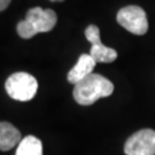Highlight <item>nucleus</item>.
Instances as JSON below:
<instances>
[{
  "instance_id": "f257e3e1",
  "label": "nucleus",
  "mask_w": 155,
  "mask_h": 155,
  "mask_svg": "<svg viewBox=\"0 0 155 155\" xmlns=\"http://www.w3.org/2000/svg\"><path fill=\"white\" fill-rule=\"evenodd\" d=\"M114 91V85L109 79L99 74H91L74 87V99L82 106L93 105L101 98L109 97Z\"/></svg>"
},
{
  "instance_id": "f03ea898",
  "label": "nucleus",
  "mask_w": 155,
  "mask_h": 155,
  "mask_svg": "<svg viewBox=\"0 0 155 155\" xmlns=\"http://www.w3.org/2000/svg\"><path fill=\"white\" fill-rule=\"evenodd\" d=\"M58 16L53 9L33 7L27 13L25 20L17 24V33L23 39H30L37 33L48 32L55 27Z\"/></svg>"
},
{
  "instance_id": "7ed1b4c3",
  "label": "nucleus",
  "mask_w": 155,
  "mask_h": 155,
  "mask_svg": "<svg viewBox=\"0 0 155 155\" xmlns=\"http://www.w3.org/2000/svg\"><path fill=\"white\" fill-rule=\"evenodd\" d=\"M5 89L12 99L29 101L33 99L37 93L38 82L28 72H15L7 78Z\"/></svg>"
},
{
  "instance_id": "20e7f679",
  "label": "nucleus",
  "mask_w": 155,
  "mask_h": 155,
  "mask_svg": "<svg viewBox=\"0 0 155 155\" xmlns=\"http://www.w3.org/2000/svg\"><path fill=\"white\" fill-rule=\"evenodd\" d=\"M117 22L124 29L134 35H145L148 30V22L145 11L139 6H127L117 13Z\"/></svg>"
},
{
  "instance_id": "39448f33",
  "label": "nucleus",
  "mask_w": 155,
  "mask_h": 155,
  "mask_svg": "<svg viewBox=\"0 0 155 155\" xmlns=\"http://www.w3.org/2000/svg\"><path fill=\"white\" fill-rule=\"evenodd\" d=\"M127 155H155V131L144 129L133 133L124 145Z\"/></svg>"
},
{
  "instance_id": "423d86ee",
  "label": "nucleus",
  "mask_w": 155,
  "mask_h": 155,
  "mask_svg": "<svg viewBox=\"0 0 155 155\" xmlns=\"http://www.w3.org/2000/svg\"><path fill=\"white\" fill-rule=\"evenodd\" d=\"M85 37L91 43L90 55L93 58L97 63H109L117 59V52L114 48L101 43L100 39V30L97 25L91 24L85 30Z\"/></svg>"
},
{
  "instance_id": "0eeeda50",
  "label": "nucleus",
  "mask_w": 155,
  "mask_h": 155,
  "mask_svg": "<svg viewBox=\"0 0 155 155\" xmlns=\"http://www.w3.org/2000/svg\"><path fill=\"white\" fill-rule=\"evenodd\" d=\"M95 64H97V62L94 61L93 58L90 54H82L78 58L77 63L68 72V76H67L68 82L76 85L81 81H83L84 78H86L89 75L92 74Z\"/></svg>"
},
{
  "instance_id": "6e6552de",
  "label": "nucleus",
  "mask_w": 155,
  "mask_h": 155,
  "mask_svg": "<svg viewBox=\"0 0 155 155\" xmlns=\"http://www.w3.org/2000/svg\"><path fill=\"white\" fill-rule=\"evenodd\" d=\"M21 132L13 124L0 122V150L7 152L20 144Z\"/></svg>"
},
{
  "instance_id": "1a4fd4ad",
  "label": "nucleus",
  "mask_w": 155,
  "mask_h": 155,
  "mask_svg": "<svg viewBox=\"0 0 155 155\" xmlns=\"http://www.w3.org/2000/svg\"><path fill=\"white\" fill-rule=\"evenodd\" d=\"M15 155H43V144L37 137L27 136L17 145Z\"/></svg>"
},
{
  "instance_id": "9d476101",
  "label": "nucleus",
  "mask_w": 155,
  "mask_h": 155,
  "mask_svg": "<svg viewBox=\"0 0 155 155\" xmlns=\"http://www.w3.org/2000/svg\"><path fill=\"white\" fill-rule=\"evenodd\" d=\"M9 2H11V0H0V12L5 11L9 5Z\"/></svg>"
},
{
  "instance_id": "9b49d317",
  "label": "nucleus",
  "mask_w": 155,
  "mask_h": 155,
  "mask_svg": "<svg viewBox=\"0 0 155 155\" xmlns=\"http://www.w3.org/2000/svg\"><path fill=\"white\" fill-rule=\"evenodd\" d=\"M51 1H63V0H51Z\"/></svg>"
}]
</instances>
